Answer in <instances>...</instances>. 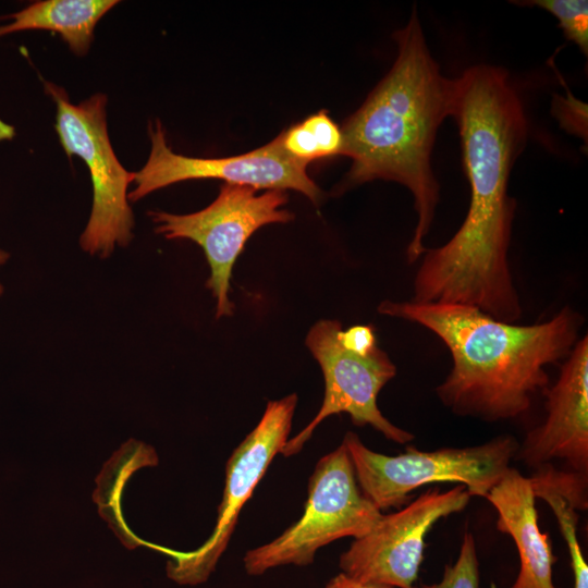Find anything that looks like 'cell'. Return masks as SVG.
<instances>
[{"mask_svg":"<svg viewBox=\"0 0 588 588\" xmlns=\"http://www.w3.org/2000/svg\"><path fill=\"white\" fill-rule=\"evenodd\" d=\"M451 115L470 201L451 240L425 252L412 301L470 305L516 323L523 309L509 264L516 208L509 181L527 140L523 102L504 69L479 64L454 78Z\"/></svg>","mask_w":588,"mask_h":588,"instance_id":"6da1fadb","label":"cell"},{"mask_svg":"<svg viewBox=\"0 0 588 588\" xmlns=\"http://www.w3.org/2000/svg\"><path fill=\"white\" fill-rule=\"evenodd\" d=\"M393 37L397 57L392 68L341 126L342 155L352 159V166L334 194L375 180L404 185L417 215L406 248L407 261L414 264L427 250L424 240L439 203L431 152L439 126L451 115L454 79L441 74L415 7Z\"/></svg>","mask_w":588,"mask_h":588,"instance_id":"7a4b0ae2","label":"cell"},{"mask_svg":"<svg viewBox=\"0 0 588 588\" xmlns=\"http://www.w3.org/2000/svg\"><path fill=\"white\" fill-rule=\"evenodd\" d=\"M378 313L433 332L452 357L450 373L436 389L438 397L456 415L487 421L529 409L532 395L548 384L546 367L566 358L584 322L568 306L550 320L526 326L464 304L383 301Z\"/></svg>","mask_w":588,"mask_h":588,"instance_id":"3957f363","label":"cell"},{"mask_svg":"<svg viewBox=\"0 0 588 588\" xmlns=\"http://www.w3.org/2000/svg\"><path fill=\"white\" fill-rule=\"evenodd\" d=\"M342 443L363 494L380 511L404 505L411 492L432 482H457L466 487L470 497L486 498L519 449L512 436L467 448L420 451L407 446L395 456L368 449L352 431Z\"/></svg>","mask_w":588,"mask_h":588,"instance_id":"277c9868","label":"cell"},{"mask_svg":"<svg viewBox=\"0 0 588 588\" xmlns=\"http://www.w3.org/2000/svg\"><path fill=\"white\" fill-rule=\"evenodd\" d=\"M45 91L56 103V132L69 157L77 156L88 168L93 204L79 237L84 252L107 258L117 246L133 238L134 215L128 204V186L135 172L127 171L112 148L107 127V96L96 93L73 105L60 86L44 82Z\"/></svg>","mask_w":588,"mask_h":588,"instance_id":"5b68a950","label":"cell"},{"mask_svg":"<svg viewBox=\"0 0 588 588\" xmlns=\"http://www.w3.org/2000/svg\"><path fill=\"white\" fill-rule=\"evenodd\" d=\"M382 515L363 494L351 456L341 443L318 461L301 518L269 543L247 551L244 567L255 576L282 565H308L319 548L344 537L367 535Z\"/></svg>","mask_w":588,"mask_h":588,"instance_id":"8992f818","label":"cell"},{"mask_svg":"<svg viewBox=\"0 0 588 588\" xmlns=\"http://www.w3.org/2000/svg\"><path fill=\"white\" fill-rule=\"evenodd\" d=\"M285 191L269 189L257 194L246 185L225 183L218 197L206 208L187 215L149 211L156 232L168 240L187 238L204 250L210 267L207 287L216 299V317L231 316L229 299L233 265L247 240L261 226L287 223L294 215L283 209Z\"/></svg>","mask_w":588,"mask_h":588,"instance_id":"52a82bcc","label":"cell"},{"mask_svg":"<svg viewBox=\"0 0 588 588\" xmlns=\"http://www.w3.org/2000/svg\"><path fill=\"white\" fill-rule=\"evenodd\" d=\"M342 326L338 320H319L309 330L306 345L319 363L324 378V397L314 419L281 450L284 456L297 454L317 426L327 417L346 413L355 426H371L387 439L409 443L414 434L389 421L377 405L381 389L395 377L396 367L377 346L368 354L344 347L339 340Z\"/></svg>","mask_w":588,"mask_h":588,"instance_id":"ba28073f","label":"cell"},{"mask_svg":"<svg viewBox=\"0 0 588 588\" xmlns=\"http://www.w3.org/2000/svg\"><path fill=\"white\" fill-rule=\"evenodd\" d=\"M150 154L144 167L135 172V187L128 200H139L171 184L217 179L229 184L246 185L255 189H294L314 204H319L322 192L307 174V166L291 158L277 136L266 145L243 155L225 158H195L174 152L167 143L160 120L149 122Z\"/></svg>","mask_w":588,"mask_h":588,"instance_id":"9c48e42d","label":"cell"},{"mask_svg":"<svg viewBox=\"0 0 588 588\" xmlns=\"http://www.w3.org/2000/svg\"><path fill=\"white\" fill-rule=\"evenodd\" d=\"M469 500L466 487L457 485L445 492L427 491L399 512L383 514L341 554L340 568L362 581L415 588L427 534L441 518L463 511Z\"/></svg>","mask_w":588,"mask_h":588,"instance_id":"30bf717a","label":"cell"},{"mask_svg":"<svg viewBox=\"0 0 588 588\" xmlns=\"http://www.w3.org/2000/svg\"><path fill=\"white\" fill-rule=\"evenodd\" d=\"M297 395L292 393L268 402L257 426L236 446L228 460L222 501L215 530L194 552L175 555L168 573L180 584L205 581L234 532L244 504L252 498L274 456L289 440Z\"/></svg>","mask_w":588,"mask_h":588,"instance_id":"8fae6325","label":"cell"},{"mask_svg":"<svg viewBox=\"0 0 588 588\" xmlns=\"http://www.w3.org/2000/svg\"><path fill=\"white\" fill-rule=\"evenodd\" d=\"M547 417L530 430L519 455L529 466L562 460L572 471H588V338L579 339L561 366L556 382L544 389Z\"/></svg>","mask_w":588,"mask_h":588,"instance_id":"7c38bea8","label":"cell"},{"mask_svg":"<svg viewBox=\"0 0 588 588\" xmlns=\"http://www.w3.org/2000/svg\"><path fill=\"white\" fill-rule=\"evenodd\" d=\"M485 499L498 513L497 528L512 537L518 551L519 572L511 588H556L552 579L555 558L548 534L538 525L529 478L510 467Z\"/></svg>","mask_w":588,"mask_h":588,"instance_id":"4fadbf2b","label":"cell"},{"mask_svg":"<svg viewBox=\"0 0 588 588\" xmlns=\"http://www.w3.org/2000/svg\"><path fill=\"white\" fill-rule=\"evenodd\" d=\"M119 3L117 0H45L11 13L0 25V38L24 30L58 33L78 57L85 56L100 19Z\"/></svg>","mask_w":588,"mask_h":588,"instance_id":"5bb4252c","label":"cell"},{"mask_svg":"<svg viewBox=\"0 0 588 588\" xmlns=\"http://www.w3.org/2000/svg\"><path fill=\"white\" fill-rule=\"evenodd\" d=\"M284 151L307 166L318 159L342 155L343 135L327 110H320L279 135Z\"/></svg>","mask_w":588,"mask_h":588,"instance_id":"9a60e30c","label":"cell"},{"mask_svg":"<svg viewBox=\"0 0 588 588\" xmlns=\"http://www.w3.org/2000/svg\"><path fill=\"white\" fill-rule=\"evenodd\" d=\"M522 5L541 8L551 13L567 40L577 45L588 54V2L586 0H532L522 1Z\"/></svg>","mask_w":588,"mask_h":588,"instance_id":"2e32d148","label":"cell"},{"mask_svg":"<svg viewBox=\"0 0 588 588\" xmlns=\"http://www.w3.org/2000/svg\"><path fill=\"white\" fill-rule=\"evenodd\" d=\"M415 588H479V564L473 535H464L456 562L445 566L440 581Z\"/></svg>","mask_w":588,"mask_h":588,"instance_id":"e0dca14e","label":"cell"},{"mask_svg":"<svg viewBox=\"0 0 588 588\" xmlns=\"http://www.w3.org/2000/svg\"><path fill=\"white\" fill-rule=\"evenodd\" d=\"M339 340L344 347L359 354H368L378 346L375 329L369 324H356L347 330L341 329Z\"/></svg>","mask_w":588,"mask_h":588,"instance_id":"ac0fdd59","label":"cell"},{"mask_svg":"<svg viewBox=\"0 0 588 588\" xmlns=\"http://www.w3.org/2000/svg\"><path fill=\"white\" fill-rule=\"evenodd\" d=\"M324 588H393L388 585L358 580L345 573L334 576Z\"/></svg>","mask_w":588,"mask_h":588,"instance_id":"d6986e66","label":"cell"},{"mask_svg":"<svg viewBox=\"0 0 588 588\" xmlns=\"http://www.w3.org/2000/svg\"><path fill=\"white\" fill-rule=\"evenodd\" d=\"M14 134V127L0 120V140L12 139Z\"/></svg>","mask_w":588,"mask_h":588,"instance_id":"ffe728a7","label":"cell"},{"mask_svg":"<svg viewBox=\"0 0 588 588\" xmlns=\"http://www.w3.org/2000/svg\"><path fill=\"white\" fill-rule=\"evenodd\" d=\"M10 258V255L7 250L0 248V267L3 266ZM3 294V285L0 282V296Z\"/></svg>","mask_w":588,"mask_h":588,"instance_id":"44dd1931","label":"cell"}]
</instances>
